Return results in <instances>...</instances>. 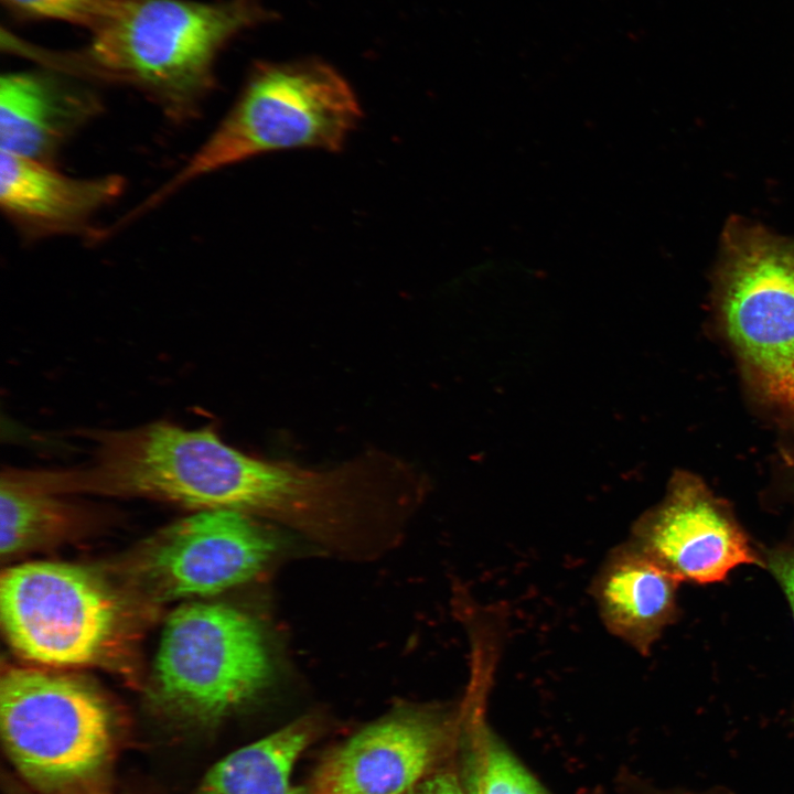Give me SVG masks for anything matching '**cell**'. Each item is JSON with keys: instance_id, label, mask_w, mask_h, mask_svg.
I'll return each mask as SVG.
<instances>
[{"instance_id": "4", "label": "cell", "mask_w": 794, "mask_h": 794, "mask_svg": "<svg viewBox=\"0 0 794 794\" xmlns=\"http://www.w3.org/2000/svg\"><path fill=\"white\" fill-rule=\"evenodd\" d=\"M272 666L264 634L248 614L191 601L168 618L153 667V693L170 715L212 726L254 699Z\"/></svg>"}, {"instance_id": "18", "label": "cell", "mask_w": 794, "mask_h": 794, "mask_svg": "<svg viewBox=\"0 0 794 794\" xmlns=\"http://www.w3.org/2000/svg\"><path fill=\"white\" fill-rule=\"evenodd\" d=\"M409 794H465L451 772L437 773L420 782Z\"/></svg>"}, {"instance_id": "10", "label": "cell", "mask_w": 794, "mask_h": 794, "mask_svg": "<svg viewBox=\"0 0 794 794\" xmlns=\"http://www.w3.org/2000/svg\"><path fill=\"white\" fill-rule=\"evenodd\" d=\"M125 186L120 175L72 178L53 165L1 151L0 207L26 242L60 235L95 240L98 232L92 222Z\"/></svg>"}, {"instance_id": "6", "label": "cell", "mask_w": 794, "mask_h": 794, "mask_svg": "<svg viewBox=\"0 0 794 794\" xmlns=\"http://www.w3.org/2000/svg\"><path fill=\"white\" fill-rule=\"evenodd\" d=\"M124 618V600L89 568L30 561L2 571V631L30 662L50 667L105 662L122 636Z\"/></svg>"}, {"instance_id": "16", "label": "cell", "mask_w": 794, "mask_h": 794, "mask_svg": "<svg viewBox=\"0 0 794 794\" xmlns=\"http://www.w3.org/2000/svg\"><path fill=\"white\" fill-rule=\"evenodd\" d=\"M17 21H60L89 31L103 15L108 0H1Z\"/></svg>"}, {"instance_id": "13", "label": "cell", "mask_w": 794, "mask_h": 794, "mask_svg": "<svg viewBox=\"0 0 794 794\" xmlns=\"http://www.w3.org/2000/svg\"><path fill=\"white\" fill-rule=\"evenodd\" d=\"M316 732L315 719L303 717L232 752L207 772L198 794H311L291 774Z\"/></svg>"}, {"instance_id": "3", "label": "cell", "mask_w": 794, "mask_h": 794, "mask_svg": "<svg viewBox=\"0 0 794 794\" xmlns=\"http://www.w3.org/2000/svg\"><path fill=\"white\" fill-rule=\"evenodd\" d=\"M0 726L19 773L45 794H89L109 769L115 721L86 682L36 667H9L0 679Z\"/></svg>"}, {"instance_id": "9", "label": "cell", "mask_w": 794, "mask_h": 794, "mask_svg": "<svg viewBox=\"0 0 794 794\" xmlns=\"http://www.w3.org/2000/svg\"><path fill=\"white\" fill-rule=\"evenodd\" d=\"M447 732L432 713L387 716L331 750L314 772L310 793H410L439 758Z\"/></svg>"}, {"instance_id": "7", "label": "cell", "mask_w": 794, "mask_h": 794, "mask_svg": "<svg viewBox=\"0 0 794 794\" xmlns=\"http://www.w3.org/2000/svg\"><path fill=\"white\" fill-rule=\"evenodd\" d=\"M276 548L256 517L198 511L143 541L130 556L126 576L150 601L206 598L254 578Z\"/></svg>"}, {"instance_id": "15", "label": "cell", "mask_w": 794, "mask_h": 794, "mask_svg": "<svg viewBox=\"0 0 794 794\" xmlns=\"http://www.w3.org/2000/svg\"><path fill=\"white\" fill-rule=\"evenodd\" d=\"M475 737L469 769V794H547L532 773L476 721L474 696Z\"/></svg>"}, {"instance_id": "14", "label": "cell", "mask_w": 794, "mask_h": 794, "mask_svg": "<svg viewBox=\"0 0 794 794\" xmlns=\"http://www.w3.org/2000/svg\"><path fill=\"white\" fill-rule=\"evenodd\" d=\"M39 484L29 470L9 469L0 483L2 559L43 546L69 533L83 511Z\"/></svg>"}, {"instance_id": "2", "label": "cell", "mask_w": 794, "mask_h": 794, "mask_svg": "<svg viewBox=\"0 0 794 794\" xmlns=\"http://www.w3.org/2000/svg\"><path fill=\"white\" fill-rule=\"evenodd\" d=\"M361 115L354 90L326 62L258 61L211 136L127 218L140 216L200 176L261 153L298 148L339 151Z\"/></svg>"}, {"instance_id": "12", "label": "cell", "mask_w": 794, "mask_h": 794, "mask_svg": "<svg viewBox=\"0 0 794 794\" xmlns=\"http://www.w3.org/2000/svg\"><path fill=\"white\" fill-rule=\"evenodd\" d=\"M679 580L629 543L614 549L592 587L609 631L647 653L676 613Z\"/></svg>"}, {"instance_id": "5", "label": "cell", "mask_w": 794, "mask_h": 794, "mask_svg": "<svg viewBox=\"0 0 794 794\" xmlns=\"http://www.w3.org/2000/svg\"><path fill=\"white\" fill-rule=\"evenodd\" d=\"M717 300L727 335L759 390L794 415V238L730 219Z\"/></svg>"}, {"instance_id": "1", "label": "cell", "mask_w": 794, "mask_h": 794, "mask_svg": "<svg viewBox=\"0 0 794 794\" xmlns=\"http://www.w3.org/2000/svg\"><path fill=\"white\" fill-rule=\"evenodd\" d=\"M277 18L259 0H108L86 45L53 51L17 37L11 52L88 83L136 88L184 122L215 87L221 52Z\"/></svg>"}, {"instance_id": "17", "label": "cell", "mask_w": 794, "mask_h": 794, "mask_svg": "<svg viewBox=\"0 0 794 794\" xmlns=\"http://www.w3.org/2000/svg\"><path fill=\"white\" fill-rule=\"evenodd\" d=\"M769 565L783 587L794 613V547L771 555Z\"/></svg>"}, {"instance_id": "11", "label": "cell", "mask_w": 794, "mask_h": 794, "mask_svg": "<svg viewBox=\"0 0 794 794\" xmlns=\"http://www.w3.org/2000/svg\"><path fill=\"white\" fill-rule=\"evenodd\" d=\"M90 83L42 66L0 78V149L54 164L63 147L103 110Z\"/></svg>"}, {"instance_id": "8", "label": "cell", "mask_w": 794, "mask_h": 794, "mask_svg": "<svg viewBox=\"0 0 794 794\" xmlns=\"http://www.w3.org/2000/svg\"><path fill=\"white\" fill-rule=\"evenodd\" d=\"M631 543L679 581H721L758 561L726 506L690 475L673 479L663 502L636 522Z\"/></svg>"}]
</instances>
